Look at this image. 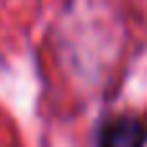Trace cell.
Segmentation results:
<instances>
[{"label": "cell", "instance_id": "1", "mask_svg": "<svg viewBox=\"0 0 147 147\" xmlns=\"http://www.w3.org/2000/svg\"><path fill=\"white\" fill-rule=\"evenodd\" d=\"M93 147H147V111H103L93 124Z\"/></svg>", "mask_w": 147, "mask_h": 147}]
</instances>
